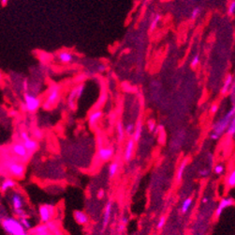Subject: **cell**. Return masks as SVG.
Here are the masks:
<instances>
[{
    "label": "cell",
    "mask_w": 235,
    "mask_h": 235,
    "mask_svg": "<svg viewBox=\"0 0 235 235\" xmlns=\"http://www.w3.org/2000/svg\"><path fill=\"white\" fill-rule=\"evenodd\" d=\"M235 115V108L234 106L231 108V110L228 111V113L226 115H224L221 119H218L217 122L213 125L212 129H213V133L216 134L217 136L221 137L222 134L226 132L228 125L230 124L231 120L232 118H234Z\"/></svg>",
    "instance_id": "cell-1"
},
{
    "label": "cell",
    "mask_w": 235,
    "mask_h": 235,
    "mask_svg": "<svg viewBox=\"0 0 235 235\" xmlns=\"http://www.w3.org/2000/svg\"><path fill=\"white\" fill-rule=\"evenodd\" d=\"M2 227L4 230L10 235H22L25 232V230L19 220L12 217L5 218L2 221Z\"/></svg>",
    "instance_id": "cell-2"
},
{
    "label": "cell",
    "mask_w": 235,
    "mask_h": 235,
    "mask_svg": "<svg viewBox=\"0 0 235 235\" xmlns=\"http://www.w3.org/2000/svg\"><path fill=\"white\" fill-rule=\"evenodd\" d=\"M60 97V87L57 85H52L49 89L48 95L43 104V107L45 109H50L56 104Z\"/></svg>",
    "instance_id": "cell-3"
},
{
    "label": "cell",
    "mask_w": 235,
    "mask_h": 235,
    "mask_svg": "<svg viewBox=\"0 0 235 235\" xmlns=\"http://www.w3.org/2000/svg\"><path fill=\"white\" fill-rule=\"evenodd\" d=\"M25 110L30 113L36 112L40 106V100L35 95L25 92Z\"/></svg>",
    "instance_id": "cell-4"
},
{
    "label": "cell",
    "mask_w": 235,
    "mask_h": 235,
    "mask_svg": "<svg viewBox=\"0 0 235 235\" xmlns=\"http://www.w3.org/2000/svg\"><path fill=\"white\" fill-rule=\"evenodd\" d=\"M39 212L40 221L42 223H48L53 218V215L54 213V208L53 205H49V204L41 205L39 209Z\"/></svg>",
    "instance_id": "cell-5"
},
{
    "label": "cell",
    "mask_w": 235,
    "mask_h": 235,
    "mask_svg": "<svg viewBox=\"0 0 235 235\" xmlns=\"http://www.w3.org/2000/svg\"><path fill=\"white\" fill-rule=\"evenodd\" d=\"M233 204H234V200H233L232 197H224V198H222L221 200H220L216 210V216L219 217L220 215H222L223 211L226 208L231 207V206H232Z\"/></svg>",
    "instance_id": "cell-6"
},
{
    "label": "cell",
    "mask_w": 235,
    "mask_h": 235,
    "mask_svg": "<svg viewBox=\"0 0 235 235\" xmlns=\"http://www.w3.org/2000/svg\"><path fill=\"white\" fill-rule=\"evenodd\" d=\"M10 173L15 176V177H23L25 171V167L23 164H19V163H10L8 166Z\"/></svg>",
    "instance_id": "cell-7"
},
{
    "label": "cell",
    "mask_w": 235,
    "mask_h": 235,
    "mask_svg": "<svg viewBox=\"0 0 235 235\" xmlns=\"http://www.w3.org/2000/svg\"><path fill=\"white\" fill-rule=\"evenodd\" d=\"M98 158L101 161H109L113 156V149L108 147H102L98 149Z\"/></svg>",
    "instance_id": "cell-8"
},
{
    "label": "cell",
    "mask_w": 235,
    "mask_h": 235,
    "mask_svg": "<svg viewBox=\"0 0 235 235\" xmlns=\"http://www.w3.org/2000/svg\"><path fill=\"white\" fill-rule=\"evenodd\" d=\"M112 201H108L105 206L104 209V215H103V220H102V225H103V230L107 227L110 219H111V215H112Z\"/></svg>",
    "instance_id": "cell-9"
},
{
    "label": "cell",
    "mask_w": 235,
    "mask_h": 235,
    "mask_svg": "<svg viewBox=\"0 0 235 235\" xmlns=\"http://www.w3.org/2000/svg\"><path fill=\"white\" fill-rule=\"evenodd\" d=\"M134 149H135V141L131 138L127 141V143L125 148V152H124V159L126 161H130L132 158V155L134 152Z\"/></svg>",
    "instance_id": "cell-10"
},
{
    "label": "cell",
    "mask_w": 235,
    "mask_h": 235,
    "mask_svg": "<svg viewBox=\"0 0 235 235\" xmlns=\"http://www.w3.org/2000/svg\"><path fill=\"white\" fill-rule=\"evenodd\" d=\"M74 219L75 221L80 225H85L88 223V215L83 211H75L74 212Z\"/></svg>",
    "instance_id": "cell-11"
},
{
    "label": "cell",
    "mask_w": 235,
    "mask_h": 235,
    "mask_svg": "<svg viewBox=\"0 0 235 235\" xmlns=\"http://www.w3.org/2000/svg\"><path fill=\"white\" fill-rule=\"evenodd\" d=\"M11 202H12V206H13V209L16 210V209H22L23 206H24V200H23V197L20 194L18 193H14L11 197Z\"/></svg>",
    "instance_id": "cell-12"
},
{
    "label": "cell",
    "mask_w": 235,
    "mask_h": 235,
    "mask_svg": "<svg viewBox=\"0 0 235 235\" xmlns=\"http://www.w3.org/2000/svg\"><path fill=\"white\" fill-rule=\"evenodd\" d=\"M142 129H144V126H142V122L141 119H139L137 124L135 125L134 132H133V134H132V139L135 142H137V141L140 140V138L141 137V134H142Z\"/></svg>",
    "instance_id": "cell-13"
},
{
    "label": "cell",
    "mask_w": 235,
    "mask_h": 235,
    "mask_svg": "<svg viewBox=\"0 0 235 235\" xmlns=\"http://www.w3.org/2000/svg\"><path fill=\"white\" fill-rule=\"evenodd\" d=\"M23 141H24L23 145L25 146V148L26 149L27 152H33L35 151H37V149L39 147V144H38V142L36 140H33V139H31L29 137V138H27L25 140H23Z\"/></svg>",
    "instance_id": "cell-14"
},
{
    "label": "cell",
    "mask_w": 235,
    "mask_h": 235,
    "mask_svg": "<svg viewBox=\"0 0 235 235\" xmlns=\"http://www.w3.org/2000/svg\"><path fill=\"white\" fill-rule=\"evenodd\" d=\"M103 113L101 110H96L94 112H92L90 114V116L88 118V122L91 126H95L97 124V122H98L100 118L102 117Z\"/></svg>",
    "instance_id": "cell-15"
},
{
    "label": "cell",
    "mask_w": 235,
    "mask_h": 235,
    "mask_svg": "<svg viewBox=\"0 0 235 235\" xmlns=\"http://www.w3.org/2000/svg\"><path fill=\"white\" fill-rule=\"evenodd\" d=\"M12 151L20 157H26L27 156V151L23 144H14L12 146Z\"/></svg>",
    "instance_id": "cell-16"
},
{
    "label": "cell",
    "mask_w": 235,
    "mask_h": 235,
    "mask_svg": "<svg viewBox=\"0 0 235 235\" xmlns=\"http://www.w3.org/2000/svg\"><path fill=\"white\" fill-rule=\"evenodd\" d=\"M233 83V77L231 74H228L227 77H226V79L224 81V85H223V87L221 89V93L223 95L227 94L228 92H229L231 87V85Z\"/></svg>",
    "instance_id": "cell-17"
},
{
    "label": "cell",
    "mask_w": 235,
    "mask_h": 235,
    "mask_svg": "<svg viewBox=\"0 0 235 235\" xmlns=\"http://www.w3.org/2000/svg\"><path fill=\"white\" fill-rule=\"evenodd\" d=\"M16 185V182H14L13 180L11 179H7L5 180L2 184H1V186H0V189H1L2 192H6V191H8L9 189L10 188H13V187H15Z\"/></svg>",
    "instance_id": "cell-18"
},
{
    "label": "cell",
    "mask_w": 235,
    "mask_h": 235,
    "mask_svg": "<svg viewBox=\"0 0 235 235\" xmlns=\"http://www.w3.org/2000/svg\"><path fill=\"white\" fill-rule=\"evenodd\" d=\"M187 159L184 160V161L181 163V165L179 166V167H178L177 173H176V179H177V181H181V180H182L183 175H184V170H186V167H187Z\"/></svg>",
    "instance_id": "cell-19"
},
{
    "label": "cell",
    "mask_w": 235,
    "mask_h": 235,
    "mask_svg": "<svg viewBox=\"0 0 235 235\" xmlns=\"http://www.w3.org/2000/svg\"><path fill=\"white\" fill-rule=\"evenodd\" d=\"M58 59L63 63H68L72 60L73 56L68 52H60L58 54Z\"/></svg>",
    "instance_id": "cell-20"
},
{
    "label": "cell",
    "mask_w": 235,
    "mask_h": 235,
    "mask_svg": "<svg viewBox=\"0 0 235 235\" xmlns=\"http://www.w3.org/2000/svg\"><path fill=\"white\" fill-rule=\"evenodd\" d=\"M226 133H227L228 136L232 137H234V134H235V119H234V118L231 119L230 124L228 125Z\"/></svg>",
    "instance_id": "cell-21"
},
{
    "label": "cell",
    "mask_w": 235,
    "mask_h": 235,
    "mask_svg": "<svg viewBox=\"0 0 235 235\" xmlns=\"http://www.w3.org/2000/svg\"><path fill=\"white\" fill-rule=\"evenodd\" d=\"M226 182H227V185L230 188H234L235 186V170H232V171L229 174V176L227 177Z\"/></svg>",
    "instance_id": "cell-22"
},
{
    "label": "cell",
    "mask_w": 235,
    "mask_h": 235,
    "mask_svg": "<svg viewBox=\"0 0 235 235\" xmlns=\"http://www.w3.org/2000/svg\"><path fill=\"white\" fill-rule=\"evenodd\" d=\"M77 99L76 97V89H73L71 90L70 94L68 96V105L70 108L74 109L75 108V100Z\"/></svg>",
    "instance_id": "cell-23"
},
{
    "label": "cell",
    "mask_w": 235,
    "mask_h": 235,
    "mask_svg": "<svg viewBox=\"0 0 235 235\" xmlns=\"http://www.w3.org/2000/svg\"><path fill=\"white\" fill-rule=\"evenodd\" d=\"M118 167H119V165L116 163V162H113L112 163L110 167H109V177L110 178H112L115 177L118 171Z\"/></svg>",
    "instance_id": "cell-24"
},
{
    "label": "cell",
    "mask_w": 235,
    "mask_h": 235,
    "mask_svg": "<svg viewBox=\"0 0 235 235\" xmlns=\"http://www.w3.org/2000/svg\"><path fill=\"white\" fill-rule=\"evenodd\" d=\"M116 131H117L118 139L121 141L125 137V129H124L123 124L121 122H117V124H116Z\"/></svg>",
    "instance_id": "cell-25"
},
{
    "label": "cell",
    "mask_w": 235,
    "mask_h": 235,
    "mask_svg": "<svg viewBox=\"0 0 235 235\" xmlns=\"http://www.w3.org/2000/svg\"><path fill=\"white\" fill-rule=\"evenodd\" d=\"M192 204V198L191 197H187L184 200L183 204H182V212L183 213H186L188 212L190 206Z\"/></svg>",
    "instance_id": "cell-26"
},
{
    "label": "cell",
    "mask_w": 235,
    "mask_h": 235,
    "mask_svg": "<svg viewBox=\"0 0 235 235\" xmlns=\"http://www.w3.org/2000/svg\"><path fill=\"white\" fill-rule=\"evenodd\" d=\"M36 233H37V235H52L51 232H49L48 227L46 226H40L37 227Z\"/></svg>",
    "instance_id": "cell-27"
},
{
    "label": "cell",
    "mask_w": 235,
    "mask_h": 235,
    "mask_svg": "<svg viewBox=\"0 0 235 235\" xmlns=\"http://www.w3.org/2000/svg\"><path fill=\"white\" fill-rule=\"evenodd\" d=\"M84 88H85V86L83 84H80L79 86H77L75 88L76 89V97H77V99H80L83 96V92H84Z\"/></svg>",
    "instance_id": "cell-28"
},
{
    "label": "cell",
    "mask_w": 235,
    "mask_h": 235,
    "mask_svg": "<svg viewBox=\"0 0 235 235\" xmlns=\"http://www.w3.org/2000/svg\"><path fill=\"white\" fill-rule=\"evenodd\" d=\"M19 221H20L21 224H22V226L24 227L25 230H30L31 227H32L31 223L29 222V220H28L26 217H25V218H20Z\"/></svg>",
    "instance_id": "cell-29"
},
{
    "label": "cell",
    "mask_w": 235,
    "mask_h": 235,
    "mask_svg": "<svg viewBox=\"0 0 235 235\" xmlns=\"http://www.w3.org/2000/svg\"><path fill=\"white\" fill-rule=\"evenodd\" d=\"M160 18H161V15H160V14H156V15L155 16V18L153 19L152 23H151L150 31H153V30H155V28L156 27V26H158V23L159 22Z\"/></svg>",
    "instance_id": "cell-30"
},
{
    "label": "cell",
    "mask_w": 235,
    "mask_h": 235,
    "mask_svg": "<svg viewBox=\"0 0 235 235\" xmlns=\"http://www.w3.org/2000/svg\"><path fill=\"white\" fill-rule=\"evenodd\" d=\"M134 128H135V125L133 123H127L124 129H125V132L126 133V134H129V136H132L133 132H134Z\"/></svg>",
    "instance_id": "cell-31"
},
{
    "label": "cell",
    "mask_w": 235,
    "mask_h": 235,
    "mask_svg": "<svg viewBox=\"0 0 235 235\" xmlns=\"http://www.w3.org/2000/svg\"><path fill=\"white\" fill-rule=\"evenodd\" d=\"M14 213H15V215L18 217V218H25V217H27L28 215H26V212H25V210L22 209H16L14 210Z\"/></svg>",
    "instance_id": "cell-32"
},
{
    "label": "cell",
    "mask_w": 235,
    "mask_h": 235,
    "mask_svg": "<svg viewBox=\"0 0 235 235\" xmlns=\"http://www.w3.org/2000/svg\"><path fill=\"white\" fill-rule=\"evenodd\" d=\"M234 13H235V1L232 0L229 5V8H228V14L230 16H232Z\"/></svg>",
    "instance_id": "cell-33"
},
{
    "label": "cell",
    "mask_w": 235,
    "mask_h": 235,
    "mask_svg": "<svg viewBox=\"0 0 235 235\" xmlns=\"http://www.w3.org/2000/svg\"><path fill=\"white\" fill-rule=\"evenodd\" d=\"M213 171L217 175H221L224 172V166L221 165V164H218V165H216L213 167Z\"/></svg>",
    "instance_id": "cell-34"
},
{
    "label": "cell",
    "mask_w": 235,
    "mask_h": 235,
    "mask_svg": "<svg viewBox=\"0 0 235 235\" xmlns=\"http://www.w3.org/2000/svg\"><path fill=\"white\" fill-rule=\"evenodd\" d=\"M147 127H148V129L150 132H155V130L156 129V123L154 119H150V120H148V122H147Z\"/></svg>",
    "instance_id": "cell-35"
},
{
    "label": "cell",
    "mask_w": 235,
    "mask_h": 235,
    "mask_svg": "<svg viewBox=\"0 0 235 235\" xmlns=\"http://www.w3.org/2000/svg\"><path fill=\"white\" fill-rule=\"evenodd\" d=\"M201 12H202L201 8H199V7L195 8L193 11H192V13H191V18H192V20H195L196 18H198L199 15L201 14Z\"/></svg>",
    "instance_id": "cell-36"
},
{
    "label": "cell",
    "mask_w": 235,
    "mask_h": 235,
    "mask_svg": "<svg viewBox=\"0 0 235 235\" xmlns=\"http://www.w3.org/2000/svg\"><path fill=\"white\" fill-rule=\"evenodd\" d=\"M200 63V56H199L198 54L194 56L193 58V59H192V61H191V63H190V65H191V67L192 68H195V67H197L198 66V64Z\"/></svg>",
    "instance_id": "cell-37"
},
{
    "label": "cell",
    "mask_w": 235,
    "mask_h": 235,
    "mask_svg": "<svg viewBox=\"0 0 235 235\" xmlns=\"http://www.w3.org/2000/svg\"><path fill=\"white\" fill-rule=\"evenodd\" d=\"M33 134L37 139H40V138H42V137H43V133H42V131L39 130V129H35V131L33 132Z\"/></svg>",
    "instance_id": "cell-38"
},
{
    "label": "cell",
    "mask_w": 235,
    "mask_h": 235,
    "mask_svg": "<svg viewBox=\"0 0 235 235\" xmlns=\"http://www.w3.org/2000/svg\"><path fill=\"white\" fill-rule=\"evenodd\" d=\"M165 223H166V217L165 216L160 217L159 221L158 223V229H162V227L165 226Z\"/></svg>",
    "instance_id": "cell-39"
},
{
    "label": "cell",
    "mask_w": 235,
    "mask_h": 235,
    "mask_svg": "<svg viewBox=\"0 0 235 235\" xmlns=\"http://www.w3.org/2000/svg\"><path fill=\"white\" fill-rule=\"evenodd\" d=\"M200 175L203 176V177H206L209 175V170L208 169H201L200 170Z\"/></svg>",
    "instance_id": "cell-40"
},
{
    "label": "cell",
    "mask_w": 235,
    "mask_h": 235,
    "mask_svg": "<svg viewBox=\"0 0 235 235\" xmlns=\"http://www.w3.org/2000/svg\"><path fill=\"white\" fill-rule=\"evenodd\" d=\"M217 110H218V105L217 104H213L212 105V107H211V113H213V114H215V113H216L217 112Z\"/></svg>",
    "instance_id": "cell-41"
},
{
    "label": "cell",
    "mask_w": 235,
    "mask_h": 235,
    "mask_svg": "<svg viewBox=\"0 0 235 235\" xmlns=\"http://www.w3.org/2000/svg\"><path fill=\"white\" fill-rule=\"evenodd\" d=\"M21 137H22L23 140H25L27 138H29V136H28V134L26 132H22L21 133Z\"/></svg>",
    "instance_id": "cell-42"
},
{
    "label": "cell",
    "mask_w": 235,
    "mask_h": 235,
    "mask_svg": "<svg viewBox=\"0 0 235 235\" xmlns=\"http://www.w3.org/2000/svg\"><path fill=\"white\" fill-rule=\"evenodd\" d=\"M104 195H105V192H104L103 189H100V190L97 192V197H98V198H102V197H104Z\"/></svg>",
    "instance_id": "cell-43"
},
{
    "label": "cell",
    "mask_w": 235,
    "mask_h": 235,
    "mask_svg": "<svg viewBox=\"0 0 235 235\" xmlns=\"http://www.w3.org/2000/svg\"><path fill=\"white\" fill-rule=\"evenodd\" d=\"M210 137H211V139H213V140H217V139H219V136H217L216 134H215V133H212L211 134V136H210Z\"/></svg>",
    "instance_id": "cell-44"
},
{
    "label": "cell",
    "mask_w": 235,
    "mask_h": 235,
    "mask_svg": "<svg viewBox=\"0 0 235 235\" xmlns=\"http://www.w3.org/2000/svg\"><path fill=\"white\" fill-rule=\"evenodd\" d=\"M27 89H28V86H27V79H25L24 81V90L25 92H27Z\"/></svg>",
    "instance_id": "cell-45"
},
{
    "label": "cell",
    "mask_w": 235,
    "mask_h": 235,
    "mask_svg": "<svg viewBox=\"0 0 235 235\" xmlns=\"http://www.w3.org/2000/svg\"><path fill=\"white\" fill-rule=\"evenodd\" d=\"M9 1H10V0H1V4H2V6H6L7 4H8Z\"/></svg>",
    "instance_id": "cell-46"
},
{
    "label": "cell",
    "mask_w": 235,
    "mask_h": 235,
    "mask_svg": "<svg viewBox=\"0 0 235 235\" xmlns=\"http://www.w3.org/2000/svg\"><path fill=\"white\" fill-rule=\"evenodd\" d=\"M202 202H203V203L208 202V198H207V197H204V198L202 199Z\"/></svg>",
    "instance_id": "cell-47"
},
{
    "label": "cell",
    "mask_w": 235,
    "mask_h": 235,
    "mask_svg": "<svg viewBox=\"0 0 235 235\" xmlns=\"http://www.w3.org/2000/svg\"><path fill=\"white\" fill-rule=\"evenodd\" d=\"M103 70H104V67H103V66H100V67H99V71H103Z\"/></svg>",
    "instance_id": "cell-48"
},
{
    "label": "cell",
    "mask_w": 235,
    "mask_h": 235,
    "mask_svg": "<svg viewBox=\"0 0 235 235\" xmlns=\"http://www.w3.org/2000/svg\"><path fill=\"white\" fill-rule=\"evenodd\" d=\"M2 78V74H1V73H0V79H1Z\"/></svg>",
    "instance_id": "cell-49"
},
{
    "label": "cell",
    "mask_w": 235,
    "mask_h": 235,
    "mask_svg": "<svg viewBox=\"0 0 235 235\" xmlns=\"http://www.w3.org/2000/svg\"><path fill=\"white\" fill-rule=\"evenodd\" d=\"M22 235H27V233H26V232H25V233H23Z\"/></svg>",
    "instance_id": "cell-50"
},
{
    "label": "cell",
    "mask_w": 235,
    "mask_h": 235,
    "mask_svg": "<svg viewBox=\"0 0 235 235\" xmlns=\"http://www.w3.org/2000/svg\"><path fill=\"white\" fill-rule=\"evenodd\" d=\"M118 235H121V234H118Z\"/></svg>",
    "instance_id": "cell-51"
},
{
    "label": "cell",
    "mask_w": 235,
    "mask_h": 235,
    "mask_svg": "<svg viewBox=\"0 0 235 235\" xmlns=\"http://www.w3.org/2000/svg\"><path fill=\"white\" fill-rule=\"evenodd\" d=\"M167 1H169V0H167Z\"/></svg>",
    "instance_id": "cell-52"
}]
</instances>
